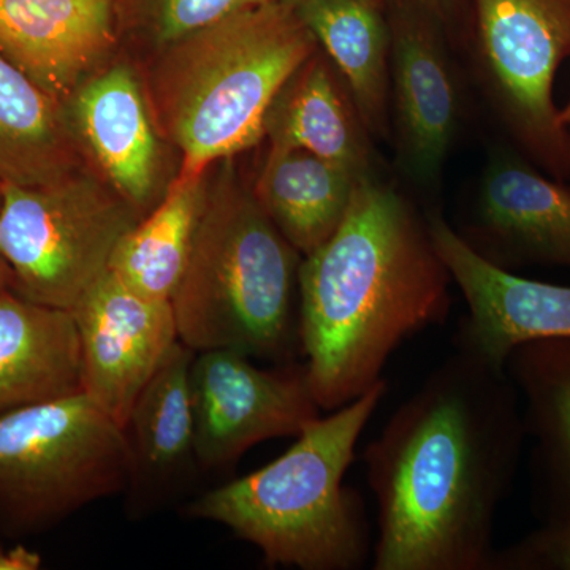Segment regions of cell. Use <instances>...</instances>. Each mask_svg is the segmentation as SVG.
Segmentation results:
<instances>
[{"instance_id": "6da1fadb", "label": "cell", "mask_w": 570, "mask_h": 570, "mask_svg": "<svg viewBox=\"0 0 570 570\" xmlns=\"http://www.w3.org/2000/svg\"><path fill=\"white\" fill-rule=\"evenodd\" d=\"M527 445L505 367L456 351L363 450L374 570H489L499 509Z\"/></svg>"}, {"instance_id": "7a4b0ae2", "label": "cell", "mask_w": 570, "mask_h": 570, "mask_svg": "<svg viewBox=\"0 0 570 570\" xmlns=\"http://www.w3.org/2000/svg\"><path fill=\"white\" fill-rule=\"evenodd\" d=\"M453 279L420 213L393 184H356L335 234L299 266V344L324 412L384 381L409 337L445 324Z\"/></svg>"}, {"instance_id": "3957f363", "label": "cell", "mask_w": 570, "mask_h": 570, "mask_svg": "<svg viewBox=\"0 0 570 570\" xmlns=\"http://www.w3.org/2000/svg\"><path fill=\"white\" fill-rule=\"evenodd\" d=\"M387 390L384 379L321 415L279 459L187 502L184 515L223 524L261 551L268 568H365L373 558V534L362 494L344 479Z\"/></svg>"}, {"instance_id": "277c9868", "label": "cell", "mask_w": 570, "mask_h": 570, "mask_svg": "<svg viewBox=\"0 0 570 570\" xmlns=\"http://www.w3.org/2000/svg\"><path fill=\"white\" fill-rule=\"evenodd\" d=\"M224 163L171 296L179 341L194 352L232 348L273 365L294 363L302 355L303 255L239 181L230 159Z\"/></svg>"}, {"instance_id": "5b68a950", "label": "cell", "mask_w": 570, "mask_h": 570, "mask_svg": "<svg viewBox=\"0 0 570 570\" xmlns=\"http://www.w3.org/2000/svg\"><path fill=\"white\" fill-rule=\"evenodd\" d=\"M317 50L294 7L269 0L165 48L156 77L159 121L183 153L179 175L197 176L265 137L285 82Z\"/></svg>"}, {"instance_id": "8992f818", "label": "cell", "mask_w": 570, "mask_h": 570, "mask_svg": "<svg viewBox=\"0 0 570 570\" xmlns=\"http://www.w3.org/2000/svg\"><path fill=\"white\" fill-rule=\"evenodd\" d=\"M129 453L119 426L85 393L0 417V532L41 534L124 493Z\"/></svg>"}, {"instance_id": "52a82bcc", "label": "cell", "mask_w": 570, "mask_h": 570, "mask_svg": "<svg viewBox=\"0 0 570 570\" xmlns=\"http://www.w3.org/2000/svg\"><path fill=\"white\" fill-rule=\"evenodd\" d=\"M140 219L112 187L78 170L40 186L2 183L0 255L10 266L11 291L73 309Z\"/></svg>"}, {"instance_id": "ba28073f", "label": "cell", "mask_w": 570, "mask_h": 570, "mask_svg": "<svg viewBox=\"0 0 570 570\" xmlns=\"http://www.w3.org/2000/svg\"><path fill=\"white\" fill-rule=\"evenodd\" d=\"M472 59L510 145L558 181H570V130L553 100L570 56V0H472Z\"/></svg>"}, {"instance_id": "9c48e42d", "label": "cell", "mask_w": 570, "mask_h": 570, "mask_svg": "<svg viewBox=\"0 0 570 570\" xmlns=\"http://www.w3.org/2000/svg\"><path fill=\"white\" fill-rule=\"evenodd\" d=\"M195 449L202 471L234 468L250 449L296 438L322 415L305 363L262 367L232 348L195 352Z\"/></svg>"}, {"instance_id": "30bf717a", "label": "cell", "mask_w": 570, "mask_h": 570, "mask_svg": "<svg viewBox=\"0 0 570 570\" xmlns=\"http://www.w3.org/2000/svg\"><path fill=\"white\" fill-rule=\"evenodd\" d=\"M438 17L423 0L401 3L390 29V122L401 171L415 186L433 190L463 118L459 77Z\"/></svg>"}, {"instance_id": "8fae6325", "label": "cell", "mask_w": 570, "mask_h": 570, "mask_svg": "<svg viewBox=\"0 0 570 570\" xmlns=\"http://www.w3.org/2000/svg\"><path fill=\"white\" fill-rule=\"evenodd\" d=\"M81 354V392L119 426L179 341L171 299L138 294L111 269L70 311Z\"/></svg>"}, {"instance_id": "7c38bea8", "label": "cell", "mask_w": 570, "mask_h": 570, "mask_svg": "<svg viewBox=\"0 0 570 570\" xmlns=\"http://www.w3.org/2000/svg\"><path fill=\"white\" fill-rule=\"evenodd\" d=\"M431 238L466 302L456 351L499 367L513 348L538 340H570V287L528 279L480 257L439 212H426Z\"/></svg>"}, {"instance_id": "4fadbf2b", "label": "cell", "mask_w": 570, "mask_h": 570, "mask_svg": "<svg viewBox=\"0 0 570 570\" xmlns=\"http://www.w3.org/2000/svg\"><path fill=\"white\" fill-rule=\"evenodd\" d=\"M456 234L490 264L570 268V189L512 145L490 149L471 214Z\"/></svg>"}, {"instance_id": "5bb4252c", "label": "cell", "mask_w": 570, "mask_h": 570, "mask_svg": "<svg viewBox=\"0 0 570 570\" xmlns=\"http://www.w3.org/2000/svg\"><path fill=\"white\" fill-rule=\"evenodd\" d=\"M195 352L175 344L124 423L129 474L124 494L132 519L151 515L202 471L195 449L190 365Z\"/></svg>"}, {"instance_id": "9a60e30c", "label": "cell", "mask_w": 570, "mask_h": 570, "mask_svg": "<svg viewBox=\"0 0 570 570\" xmlns=\"http://www.w3.org/2000/svg\"><path fill=\"white\" fill-rule=\"evenodd\" d=\"M115 0H0V55L66 102L115 41Z\"/></svg>"}, {"instance_id": "2e32d148", "label": "cell", "mask_w": 570, "mask_h": 570, "mask_svg": "<svg viewBox=\"0 0 570 570\" xmlns=\"http://www.w3.org/2000/svg\"><path fill=\"white\" fill-rule=\"evenodd\" d=\"M66 102L71 132L86 141L112 189L142 217L156 197L159 154L134 71L111 67L82 81Z\"/></svg>"}, {"instance_id": "e0dca14e", "label": "cell", "mask_w": 570, "mask_h": 570, "mask_svg": "<svg viewBox=\"0 0 570 570\" xmlns=\"http://www.w3.org/2000/svg\"><path fill=\"white\" fill-rule=\"evenodd\" d=\"M505 373L519 392L531 442V501L539 523L570 521V340L513 348Z\"/></svg>"}, {"instance_id": "ac0fdd59", "label": "cell", "mask_w": 570, "mask_h": 570, "mask_svg": "<svg viewBox=\"0 0 570 570\" xmlns=\"http://www.w3.org/2000/svg\"><path fill=\"white\" fill-rule=\"evenodd\" d=\"M269 148L303 149L358 176L374 175L371 134L328 56L311 55L266 112Z\"/></svg>"}, {"instance_id": "d6986e66", "label": "cell", "mask_w": 570, "mask_h": 570, "mask_svg": "<svg viewBox=\"0 0 570 570\" xmlns=\"http://www.w3.org/2000/svg\"><path fill=\"white\" fill-rule=\"evenodd\" d=\"M81 392V354L70 311L0 294V417Z\"/></svg>"}, {"instance_id": "ffe728a7", "label": "cell", "mask_w": 570, "mask_h": 570, "mask_svg": "<svg viewBox=\"0 0 570 570\" xmlns=\"http://www.w3.org/2000/svg\"><path fill=\"white\" fill-rule=\"evenodd\" d=\"M384 0H306L294 7L346 81L371 137L389 138L390 29Z\"/></svg>"}, {"instance_id": "44dd1931", "label": "cell", "mask_w": 570, "mask_h": 570, "mask_svg": "<svg viewBox=\"0 0 570 570\" xmlns=\"http://www.w3.org/2000/svg\"><path fill=\"white\" fill-rule=\"evenodd\" d=\"M360 179L303 149L269 148L253 190L281 234L305 257L335 234Z\"/></svg>"}, {"instance_id": "7402d4cb", "label": "cell", "mask_w": 570, "mask_h": 570, "mask_svg": "<svg viewBox=\"0 0 570 570\" xmlns=\"http://www.w3.org/2000/svg\"><path fill=\"white\" fill-rule=\"evenodd\" d=\"M75 170L63 104L0 55V183L40 186Z\"/></svg>"}, {"instance_id": "603a6c76", "label": "cell", "mask_w": 570, "mask_h": 570, "mask_svg": "<svg viewBox=\"0 0 570 570\" xmlns=\"http://www.w3.org/2000/svg\"><path fill=\"white\" fill-rule=\"evenodd\" d=\"M208 186L206 174L178 175L159 205L124 235L111 272L138 294L171 299L189 261Z\"/></svg>"}, {"instance_id": "cb8c5ba5", "label": "cell", "mask_w": 570, "mask_h": 570, "mask_svg": "<svg viewBox=\"0 0 570 570\" xmlns=\"http://www.w3.org/2000/svg\"><path fill=\"white\" fill-rule=\"evenodd\" d=\"M269 0H121L130 21L156 45L167 48L238 11Z\"/></svg>"}, {"instance_id": "d4e9b609", "label": "cell", "mask_w": 570, "mask_h": 570, "mask_svg": "<svg viewBox=\"0 0 570 570\" xmlns=\"http://www.w3.org/2000/svg\"><path fill=\"white\" fill-rule=\"evenodd\" d=\"M489 570H570V521L538 530L494 550Z\"/></svg>"}, {"instance_id": "484cf974", "label": "cell", "mask_w": 570, "mask_h": 570, "mask_svg": "<svg viewBox=\"0 0 570 570\" xmlns=\"http://www.w3.org/2000/svg\"><path fill=\"white\" fill-rule=\"evenodd\" d=\"M41 557L22 543L0 546V570H39Z\"/></svg>"}, {"instance_id": "4316f807", "label": "cell", "mask_w": 570, "mask_h": 570, "mask_svg": "<svg viewBox=\"0 0 570 570\" xmlns=\"http://www.w3.org/2000/svg\"><path fill=\"white\" fill-rule=\"evenodd\" d=\"M10 287H11L10 266L7 265V262L3 261L2 255H0V294H2V292L9 291Z\"/></svg>"}, {"instance_id": "83f0119b", "label": "cell", "mask_w": 570, "mask_h": 570, "mask_svg": "<svg viewBox=\"0 0 570 570\" xmlns=\"http://www.w3.org/2000/svg\"><path fill=\"white\" fill-rule=\"evenodd\" d=\"M423 2H425L426 6L438 14V17H442L444 11H448L455 0H423Z\"/></svg>"}, {"instance_id": "f1b7e54d", "label": "cell", "mask_w": 570, "mask_h": 570, "mask_svg": "<svg viewBox=\"0 0 570 570\" xmlns=\"http://www.w3.org/2000/svg\"><path fill=\"white\" fill-rule=\"evenodd\" d=\"M560 115L562 124L570 130V99L569 102L566 104V107L560 110Z\"/></svg>"}, {"instance_id": "f546056e", "label": "cell", "mask_w": 570, "mask_h": 570, "mask_svg": "<svg viewBox=\"0 0 570 570\" xmlns=\"http://www.w3.org/2000/svg\"><path fill=\"white\" fill-rule=\"evenodd\" d=\"M281 2L287 3V6L296 7L299 3L306 2V0H281Z\"/></svg>"}, {"instance_id": "4dcf8cb0", "label": "cell", "mask_w": 570, "mask_h": 570, "mask_svg": "<svg viewBox=\"0 0 570 570\" xmlns=\"http://www.w3.org/2000/svg\"><path fill=\"white\" fill-rule=\"evenodd\" d=\"M0 204H2V183H0Z\"/></svg>"}]
</instances>
